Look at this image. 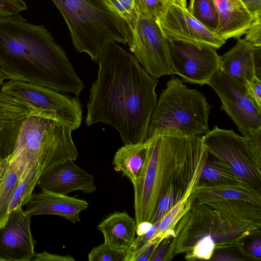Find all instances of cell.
Segmentation results:
<instances>
[{
  "mask_svg": "<svg viewBox=\"0 0 261 261\" xmlns=\"http://www.w3.org/2000/svg\"><path fill=\"white\" fill-rule=\"evenodd\" d=\"M97 62V76L90 89L86 124L110 125L117 130L124 144L145 142L158 102V80L116 42L108 44Z\"/></svg>",
  "mask_w": 261,
  "mask_h": 261,
  "instance_id": "1",
  "label": "cell"
},
{
  "mask_svg": "<svg viewBox=\"0 0 261 261\" xmlns=\"http://www.w3.org/2000/svg\"><path fill=\"white\" fill-rule=\"evenodd\" d=\"M0 69L6 79L78 96L84 89L63 48L43 25L19 14L0 23Z\"/></svg>",
  "mask_w": 261,
  "mask_h": 261,
  "instance_id": "2",
  "label": "cell"
},
{
  "mask_svg": "<svg viewBox=\"0 0 261 261\" xmlns=\"http://www.w3.org/2000/svg\"><path fill=\"white\" fill-rule=\"evenodd\" d=\"M146 140L145 161L133 185L137 227L151 224L159 200L170 189H195L208 155L199 136L155 135Z\"/></svg>",
  "mask_w": 261,
  "mask_h": 261,
  "instance_id": "3",
  "label": "cell"
},
{
  "mask_svg": "<svg viewBox=\"0 0 261 261\" xmlns=\"http://www.w3.org/2000/svg\"><path fill=\"white\" fill-rule=\"evenodd\" d=\"M261 206L242 200H194L177 222L163 261L195 248L214 251L241 246L246 239L260 236Z\"/></svg>",
  "mask_w": 261,
  "mask_h": 261,
  "instance_id": "4",
  "label": "cell"
},
{
  "mask_svg": "<svg viewBox=\"0 0 261 261\" xmlns=\"http://www.w3.org/2000/svg\"><path fill=\"white\" fill-rule=\"evenodd\" d=\"M72 131L35 111L21 125L14 152L7 161L19 179L31 168H35L40 177L57 165L77 159Z\"/></svg>",
  "mask_w": 261,
  "mask_h": 261,
  "instance_id": "5",
  "label": "cell"
},
{
  "mask_svg": "<svg viewBox=\"0 0 261 261\" xmlns=\"http://www.w3.org/2000/svg\"><path fill=\"white\" fill-rule=\"evenodd\" d=\"M67 24L77 51L97 62L112 42L128 44L131 34L125 21L105 0H51Z\"/></svg>",
  "mask_w": 261,
  "mask_h": 261,
  "instance_id": "6",
  "label": "cell"
},
{
  "mask_svg": "<svg viewBox=\"0 0 261 261\" xmlns=\"http://www.w3.org/2000/svg\"><path fill=\"white\" fill-rule=\"evenodd\" d=\"M210 105L205 96L173 76L162 90L151 116L148 138L155 135L200 136L210 131Z\"/></svg>",
  "mask_w": 261,
  "mask_h": 261,
  "instance_id": "7",
  "label": "cell"
},
{
  "mask_svg": "<svg viewBox=\"0 0 261 261\" xmlns=\"http://www.w3.org/2000/svg\"><path fill=\"white\" fill-rule=\"evenodd\" d=\"M201 138L208 154L261 192V128L245 137L215 126Z\"/></svg>",
  "mask_w": 261,
  "mask_h": 261,
  "instance_id": "8",
  "label": "cell"
},
{
  "mask_svg": "<svg viewBox=\"0 0 261 261\" xmlns=\"http://www.w3.org/2000/svg\"><path fill=\"white\" fill-rule=\"evenodd\" d=\"M1 91L17 97L72 130L78 128L82 120V105L77 97H71L37 84L9 80Z\"/></svg>",
  "mask_w": 261,
  "mask_h": 261,
  "instance_id": "9",
  "label": "cell"
},
{
  "mask_svg": "<svg viewBox=\"0 0 261 261\" xmlns=\"http://www.w3.org/2000/svg\"><path fill=\"white\" fill-rule=\"evenodd\" d=\"M128 28L130 50L143 69L156 79L174 74L167 39L156 21L137 15Z\"/></svg>",
  "mask_w": 261,
  "mask_h": 261,
  "instance_id": "10",
  "label": "cell"
},
{
  "mask_svg": "<svg viewBox=\"0 0 261 261\" xmlns=\"http://www.w3.org/2000/svg\"><path fill=\"white\" fill-rule=\"evenodd\" d=\"M174 73L185 83L207 84L219 70L216 48L205 43L167 39Z\"/></svg>",
  "mask_w": 261,
  "mask_h": 261,
  "instance_id": "11",
  "label": "cell"
},
{
  "mask_svg": "<svg viewBox=\"0 0 261 261\" xmlns=\"http://www.w3.org/2000/svg\"><path fill=\"white\" fill-rule=\"evenodd\" d=\"M221 101V110L231 118L242 136L250 137L261 128V112L248 95L244 85L220 70L213 75L208 83Z\"/></svg>",
  "mask_w": 261,
  "mask_h": 261,
  "instance_id": "12",
  "label": "cell"
},
{
  "mask_svg": "<svg viewBox=\"0 0 261 261\" xmlns=\"http://www.w3.org/2000/svg\"><path fill=\"white\" fill-rule=\"evenodd\" d=\"M155 21L168 39L205 43L216 49L225 43V40L196 19L187 7H182L169 0L165 2Z\"/></svg>",
  "mask_w": 261,
  "mask_h": 261,
  "instance_id": "13",
  "label": "cell"
},
{
  "mask_svg": "<svg viewBox=\"0 0 261 261\" xmlns=\"http://www.w3.org/2000/svg\"><path fill=\"white\" fill-rule=\"evenodd\" d=\"M31 218L22 207L8 213L5 222L0 226V261H30L33 258Z\"/></svg>",
  "mask_w": 261,
  "mask_h": 261,
  "instance_id": "14",
  "label": "cell"
},
{
  "mask_svg": "<svg viewBox=\"0 0 261 261\" xmlns=\"http://www.w3.org/2000/svg\"><path fill=\"white\" fill-rule=\"evenodd\" d=\"M37 185L41 190L62 195L80 190L92 193L96 190L92 175L68 160L50 168L39 177Z\"/></svg>",
  "mask_w": 261,
  "mask_h": 261,
  "instance_id": "15",
  "label": "cell"
},
{
  "mask_svg": "<svg viewBox=\"0 0 261 261\" xmlns=\"http://www.w3.org/2000/svg\"><path fill=\"white\" fill-rule=\"evenodd\" d=\"M38 110L29 103L0 91V157L7 160L14 152L21 125Z\"/></svg>",
  "mask_w": 261,
  "mask_h": 261,
  "instance_id": "16",
  "label": "cell"
},
{
  "mask_svg": "<svg viewBox=\"0 0 261 261\" xmlns=\"http://www.w3.org/2000/svg\"><path fill=\"white\" fill-rule=\"evenodd\" d=\"M260 50L238 38L231 49L220 56L219 70L246 86L255 76L260 79Z\"/></svg>",
  "mask_w": 261,
  "mask_h": 261,
  "instance_id": "17",
  "label": "cell"
},
{
  "mask_svg": "<svg viewBox=\"0 0 261 261\" xmlns=\"http://www.w3.org/2000/svg\"><path fill=\"white\" fill-rule=\"evenodd\" d=\"M24 213L31 217L38 215H56L73 223L80 222V213L88 208V202L74 197L41 190L32 194Z\"/></svg>",
  "mask_w": 261,
  "mask_h": 261,
  "instance_id": "18",
  "label": "cell"
},
{
  "mask_svg": "<svg viewBox=\"0 0 261 261\" xmlns=\"http://www.w3.org/2000/svg\"><path fill=\"white\" fill-rule=\"evenodd\" d=\"M219 18L216 34L224 40L240 38L250 27L254 17L241 0H213Z\"/></svg>",
  "mask_w": 261,
  "mask_h": 261,
  "instance_id": "19",
  "label": "cell"
},
{
  "mask_svg": "<svg viewBox=\"0 0 261 261\" xmlns=\"http://www.w3.org/2000/svg\"><path fill=\"white\" fill-rule=\"evenodd\" d=\"M193 195L194 200L198 201L242 200L261 206V192L250 185L234 186L199 182Z\"/></svg>",
  "mask_w": 261,
  "mask_h": 261,
  "instance_id": "20",
  "label": "cell"
},
{
  "mask_svg": "<svg viewBox=\"0 0 261 261\" xmlns=\"http://www.w3.org/2000/svg\"><path fill=\"white\" fill-rule=\"evenodd\" d=\"M104 237V243L116 247L128 249L135 238V219L125 212L111 214L97 226Z\"/></svg>",
  "mask_w": 261,
  "mask_h": 261,
  "instance_id": "21",
  "label": "cell"
},
{
  "mask_svg": "<svg viewBox=\"0 0 261 261\" xmlns=\"http://www.w3.org/2000/svg\"><path fill=\"white\" fill-rule=\"evenodd\" d=\"M147 142L125 144L116 151L112 164L114 169L121 172L134 185L145 161Z\"/></svg>",
  "mask_w": 261,
  "mask_h": 261,
  "instance_id": "22",
  "label": "cell"
},
{
  "mask_svg": "<svg viewBox=\"0 0 261 261\" xmlns=\"http://www.w3.org/2000/svg\"><path fill=\"white\" fill-rule=\"evenodd\" d=\"M199 182L234 186L250 185L237 176L226 164L216 159L207 160L202 170Z\"/></svg>",
  "mask_w": 261,
  "mask_h": 261,
  "instance_id": "23",
  "label": "cell"
},
{
  "mask_svg": "<svg viewBox=\"0 0 261 261\" xmlns=\"http://www.w3.org/2000/svg\"><path fill=\"white\" fill-rule=\"evenodd\" d=\"M187 9L196 19L216 34L219 18L213 0H190Z\"/></svg>",
  "mask_w": 261,
  "mask_h": 261,
  "instance_id": "24",
  "label": "cell"
},
{
  "mask_svg": "<svg viewBox=\"0 0 261 261\" xmlns=\"http://www.w3.org/2000/svg\"><path fill=\"white\" fill-rule=\"evenodd\" d=\"M39 177L35 169L31 168L19 178L9 204V213L27 204L37 185Z\"/></svg>",
  "mask_w": 261,
  "mask_h": 261,
  "instance_id": "25",
  "label": "cell"
},
{
  "mask_svg": "<svg viewBox=\"0 0 261 261\" xmlns=\"http://www.w3.org/2000/svg\"><path fill=\"white\" fill-rule=\"evenodd\" d=\"M18 181L17 174L7 162L0 181V226L7 218L9 204Z\"/></svg>",
  "mask_w": 261,
  "mask_h": 261,
  "instance_id": "26",
  "label": "cell"
},
{
  "mask_svg": "<svg viewBox=\"0 0 261 261\" xmlns=\"http://www.w3.org/2000/svg\"><path fill=\"white\" fill-rule=\"evenodd\" d=\"M128 249L103 243L93 247L88 254L89 261H127Z\"/></svg>",
  "mask_w": 261,
  "mask_h": 261,
  "instance_id": "27",
  "label": "cell"
},
{
  "mask_svg": "<svg viewBox=\"0 0 261 261\" xmlns=\"http://www.w3.org/2000/svg\"><path fill=\"white\" fill-rule=\"evenodd\" d=\"M166 1L133 0L137 15L155 20Z\"/></svg>",
  "mask_w": 261,
  "mask_h": 261,
  "instance_id": "28",
  "label": "cell"
},
{
  "mask_svg": "<svg viewBox=\"0 0 261 261\" xmlns=\"http://www.w3.org/2000/svg\"><path fill=\"white\" fill-rule=\"evenodd\" d=\"M109 6L127 23L128 28L137 17L133 0H105Z\"/></svg>",
  "mask_w": 261,
  "mask_h": 261,
  "instance_id": "29",
  "label": "cell"
},
{
  "mask_svg": "<svg viewBox=\"0 0 261 261\" xmlns=\"http://www.w3.org/2000/svg\"><path fill=\"white\" fill-rule=\"evenodd\" d=\"M27 9L23 0H0V23Z\"/></svg>",
  "mask_w": 261,
  "mask_h": 261,
  "instance_id": "30",
  "label": "cell"
},
{
  "mask_svg": "<svg viewBox=\"0 0 261 261\" xmlns=\"http://www.w3.org/2000/svg\"><path fill=\"white\" fill-rule=\"evenodd\" d=\"M245 34V40L255 48H261V15L254 17Z\"/></svg>",
  "mask_w": 261,
  "mask_h": 261,
  "instance_id": "31",
  "label": "cell"
},
{
  "mask_svg": "<svg viewBox=\"0 0 261 261\" xmlns=\"http://www.w3.org/2000/svg\"><path fill=\"white\" fill-rule=\"evenodd\" d=\"M159 245L155 242H148L136 251L132 253L129 251L127 261L150 260Z\"/></svg>",
  "mask_w": 261,
  "mask_h": 261,
  "instance_id": "32",
  "label": "cell"
},
{
  "mask_svg": "<svg viewBox=\"0 0 261 261\" xmlns=\"http://www.w3.org/2000/svg\"><path fill=\"white\" fill-rule=\"evenodd\" d=\"M158 223L153 224L148 230L141 234L138 235L136 238H134L128 248L130 252L132 253L139 250L154 237L157 230Z\"/></svg>",
  "mask_w": 261,
  "mask_h": 261,
  "instance_id": "33",
  "label": "cell"
},
{
  "mask_svg": "<svg viewBox=\"0 0 261 261\" xmlns=\"http://www.w3.org/2000/svg\"><path fill=\"white\" fill-rule=\"evenodd\" d=\"M245 87L246 92L257 109L261 112V80L255 76Z\"/></svg>",
  "mask_w": 261,
  "mask_h": 261,
  "instance_id": "34",
  "label": "cell"
},
{
  "mask_svg": "<svg viewBox=\"0 0 261 261\" xmlns=\"http://www.w3.org/2000/svg\"><path fill=\"white\" fill-rule=\"evenodd\" d=\"M31 260L36 261H74L70 255H59L49 253L46 251L35 254Z\"/></svg>",
  "mask_w": 261,
  "mask_h": 261,
  "instance_id": "35",
  "label": "cell"
},
{
  "mask_svg": "<svg viewBox=\"0 0 261 261\" xmlns=\"http://www.w3.org/2000/svg\"><path fill=\"white\" fill-rule=\"evenodd\" d=\"M249 256L253 259L261 260V240L260 236L253 238L252 242L247 247Z\"/></svg>",
  "mask_w": 261,
  "mask_h": 261,
  "instance_id": "36",
  "label": "cell"
},
{
  "mask_svg": "<svg viewBox=\"0 0 261 261\" xmlns=\"http://www.w3.org/2000/svg\"><path fill=\"white\" fill-rule=\"evenodd\" d=\"M241 1L253 17L261 15V0H241Z\"/></svg>",
  "mask_w": 261,
  "mask_h": 261,
  "instance_id": "37",
  "label": "cell"
},
{
  "mask_svg": "<svg viewBox=\"0 0 261 261\" xmlns=\"http://www.w3.org/2000/svg\"><path fill=\"white\" fill-rule=\"evenodd\" d=\"M171 238H166L164 239L159 245V248H156L153 256L150 260L151 261H161L163 260L166 250L171 242Z\"/></svg>",
  "mask_w": 261,
  "mask_h": 261,
  "instance_id": "38",
  "label": "cell"
},
{
  "mask_svg": "<svg viewBox=\"0 0 261 261\" xmlns=\"http://www.w3.org/2000/svg\"><path fill=\"white\" fill-rule=\"evenodd\" d=\"M210 260L217 261H234V260H244L245 259L241 258L235 256L234 254L229 252L220 251L216 253H214Z\"/></svg>",
  "mask_w": 261,
  "mask_h": 261,
  "instance_id": "39",
  "label": "cell"
},
{
  "mask_svg": "<svg viewBox=\"0 0 261 261\" xmlns=\"http://www.w3.org/2000/svg\"><path fill=\"white\" fill-rule=\"evenodd\" d=\"M171 2L178 5L182 7L186 8L187 2L186 0H169Z\"/></svg>",
  "mask_w": 261,
  "mask_h": 261,
  "instance_id": "40",
  "label": "cell"
},
{
  "mask_svg": "<svg viewBox=\"0 0 261 261\" xmlns=\"http://www.w3.org/2000/svg\"><path fill=\"white\" fill-rule=\"evenodd\" d=\"M7 162V161H5L1 166H0V181L4 172Z\"/></svg>",
  "mask_w": 261,
  "mask_h": 261,
  "instance_id": "41",
  "label": "cell"
},
{
  "mask_svg": "<svg viewBox=\"0 0 261 261\" xmlns=\"http://www.w3.org/2000/svg\"><path fill=\"white\" fill-rule=\"evenodd\" d=\"M6 78L0 69V87L3 85Z\"/></svg>",
  "mask_w": 261,
  "mask_h": 261,
  "instance_id": "42",
  "label": "cell"
},
{
  "mask_svg": "<svg viewBox=\"0 0 261 261\" xmlns=\"http://www.w3.org/2000/svg\"><path fill=\"white\" fill-rule=\"evenodd\" d=\"M7 160H2L1 157H0V166H1Z\"/></svg>",
  "mask_w": 261,
  "mask_h": 261,
  "instance_id": "43",
  "label": "cell"
}]
</instances>
